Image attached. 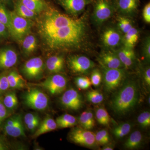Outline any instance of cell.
Segmentation results:
<instances>
[{
  "instance_id": "484cf974",
  "label": "cell",
  "mask_w": 150,
  "mask_h": 150,
  "mask_svg": "<svg viewBox=\"0 0 150 150\" xmlns=\"http://www.w3.org/2000/svg\"><path fill=\"white\" fill-rule=\"evenodd\" d=\"M23 120L26 129L31 133L35 132L40 122L39 115L37 113L32 112L26 113L25 115Z\"/></svg>"
},
{
  "instance_id": "4fadbf2b",
  "label": "cell",
  "mask_w": 150,
  "mask_h": 150,
  "mask_svg": "<svg viewBox=\"0 0 150 150\" xmlns=\"http://www.w3.org/2000/svg\"><path fill=\"white\" fill-rule=\"evenodd\" d=\"M62 106L67 110H77L83 106V98L79 93L73 88L67 90L60 99Z\"/></svg>"
},
{
  "instance_id": "44dd1931",
  "label": "cell",
  "mask_w": 150,
  "mask_h": 150,
  "mask_svg": "<svg viewBox=\"0 0 150 150\" xmlns=\"http://www.w3.org/2000/svg\"><path fill=\"white\" fill-rule=\"evenodd\" d=\"M10 88L21 89L27 86L26 81L16 70L11 71L7 74Z\"/></svg>"
},
{
  "instance_id": "e0dca14e",
  "label": "cell",
  "mask_w": 150,
  "mask_h": 150,
  "mask_svg": "<svg viewBox=\"0 0 150 150\" xmlns=\"http://www.w3.org/2000/svg\"><path fill=\"white\" fill-rule=\"evenodd\" d=\"M114 51L126 69L131 68L135 64L137 58L134 48L122 46Z\"/></svg>"
},
{
  "instance_id": "9a60e30c",
  "label": "cell",
  "mask_w": 150,
  "mask_h": 150,
  "mask_svg": "<svg viewBox=\"0 0 150 150\" xmlns=\"http://www.w3.org/2000/svg\"><path fill=\"white\" fill-rule=\"evenodd\" d=\"M100 65L108 69L125 68L114 50L105 49L100 54L98 58Z\"/></svg>"
},
{
  "instance_id": "7402d4cb",
  "label": "cell",
  "mask_w": 150,
  "mask_h": 150,
  "mask_svg": "<svg viewBox=\"0 0 150 150\" xmlns=\"http://www.w3.org/2000/svg\"><path fill=\"white\" fill-rule=\"evenodd\" d=\"M13 11L18 16L23 18L34 20L37 18V14L25 6L19 0H14Z\"/></svg>"
},
{
  "instance_id": "d590c367",
  "label": "cell",
  "mask_w": 150,
  "mask_h": 150,
  "mask_svg": "<svg viewBox=\"0 0 150 150\" xmlns=\"http://www.w3.org/2000/svg\"><path fill=\"white\" fill-rule=\"evenodd\" d=\"M142 54L145 62L149 63L150 60V37L149 35L145 37L142 45Z\"/></svg>"
},
{
  "instance_id": "8fae6325",
  "label": "cell",
  "mask_w": 150,
  "mask_h": 150,
  "mask_svg": "<svg viewBox=\"0 0 150 150\" xmlns=\"http://www.w3.org/2000/svg\"><path fill=\"white\" fill-rule=\"evenodd\" d=\"M67 78L61 74H53L37 85L41 87L52 95H57L64 91L67 88Z\"/></svg>"
},
{
  "instance_id": "836d02e7",
  "label": "cell",
  "mask_w": 150,
  "mask_h": 150,
  "mask_svg": "<svg viewBox=\"0 0 150 150\" xmlns=\"http://www.w3.org/2000/svg\"><path fill=\"white\" fill-rule=\"evenodd\" d=\"M86 98L92 103L99 104L103 101L104 97L100 91L97 90H92L87 93Z\"/></svg>"
},
{
  "instance_id": "60d3db41",
  "label": "cell",
  "mask_w": 150,
  "mask_h": 150,
  "mask_svg": "<svg viewBox=\"0 0 150 150\" xmlns=\"http://www.w3.org/2000/svg\"><path fill=\"white\" fill-rule=\"evenodd\" d=\"M10 115L3 102L2 97H0V126Z\"/></svg>"
},
{
  "instance_id": "d6a6232c",
  "label": "cell",
  "mask_w": 150,
  "mask_h": 150,
  "mask_svg": "<svg viewBox=\"0 0 150 150\" xmlns=\"http://www.w3.org/2000/svg\"><path fill=\"white\" fill-rule=\"evenodd\" d=\"M97 121L103 126H108L110 122V117L107 110L103 107L98 108L96 110Z\"/></svg>"
},
{
  "instance_id": "f35d334b",
  "label": "cell",
  "mask_w": 150,
  "mask_h": 150,
  "mask_svg": "<svg viewBox=\"0 0 150 150\" xmlns=\"http://www.w3.org/2000/svg\"><path fill=\"white\" fill-rule=\"evenodd\" d=\"M137 121L142 128H147L150 126V113L149 111L142 112L137 118Z\"/></svg>"
},
{
  "instance_id": "f6af8a7d",
  "label": "cell",
  "mask_w": 150,
  "mask_h": 150,
  "mask_svg": "<svg viewBox=\"0 0 150 150\" xmlns=\"http://www.w3.org/2000/svg\"><path fill=\"white\" fill-rule=\"evenodd\" d=\"M14 1V0H0V2L4 4L5 5H12L13 4Z\"/></svg>"
},
{
  "instance_id": "5bb4252c",
  "label": "cell",
  "mask_w": 150,
  "mask_h": 150,
  "mask_svg": "<svg viewBox=\"0 0 150 150\" xmlns=\"http://www.w3.org/2000/svg\"><path fill=\"white\" fill-rule=\"evenodd\" d=\"M141 0H112L118 15L132 18L138 12Z\"/></svg>"
},
{
  "instance_id": "603a6c76",
  "label": "cell",
  "mask_w": 150,
  "mask_h": 150,
  "mask_svg": "<svg viewBox=\"0 0 150 150\" xmlns=\"http://www.w3.org/2000/svg\"><path fill=\"white\" fill-rule=\"evenodd\" d=\"M139 31L134 26L128 32L123 34V46L134 48L139 40Z\"/></svg>"
},
{
  "instance_id": "ba28073f",
  "label": "cell",
  "mask_w": 150,
  "mask_h": 150,
  "mask_svg": "<svg viewBox=\"0 0 150 150\" xmlns=\"http://www.w3.org/2000/svg\"><path fill=\"white\" fill-rule=\"evenodd\" d=\"M2 125L6 134L11 137H25V130L22 116L20 114H15L4 121Z\"/></svg>"
},
{
  "instance_id": "f546056e",
  "label": "cell",
  "mask_w": 150,
  "mask_h": 150,
  "mask_svg": "<svg viewBox=\"0 0 150 150\" xmlns=\"http://www.w3.org/2000/svg\"><path fill=\"white\" fill-rule=\"evenodd\" d=\"M117 21V27L123 34L128 32L134 27L133 22L131 18L118 15Z\"/></svg>"
},
{
  "instance_id": "ac0fdd59",
  "label": "cell",
  "mask_w": 150,
  "mask_h": 150,
  "mask_svg": "<svg viewBox=\"0 0 150 150\" xmlns=\"http://www.w3.org/2000/svg\"><path fill=\"white\" fill-rule=\"evenodd\" d=\"M65 59L62 55L50 56L46 61L45 68L51 74H60L64 70Z\"/></svg>"
},
{
  "instance_id": "2e32d148",
  "label": "cell",
  "mask_w": 150,
  "mask_h": 150,
  "mask_svg": "<svg viewBox=\"0 0 150 150\" xmlns=\"http://www.w3.org/2000/svg\"><path fill=\"white\" fill-rule=\"evenodd\" d=\"M18 56L13 48L5 47L0 48V70L8 69L14 67L18 61Z\"/></svg>"
},
{
  "instance_id": "30bf717a",
  "label": "cell",
  "mask_w": 150,
  "mask_h": 150,
  "mask_svg": "<svg viewBox=\"0 0 150 150\" xmlns=\"http://www.w3.org/2000/svg\"><path fill=\"white\" fill-rule=\"evenodd\" d=\"M45 64L40 57H35L25 63L22 71L24 76L30 80H38L43 76Z\"/></svg>"
},
{
  "instance_id": "ee69618b",
  "label": "cell",
  "mask_w": 150,
  "mask_h": 150,
  "mask_svg": "<svg viewBox=\"0 0 150 150\" xmlns=\"http://www.w3.org/2000/svg\"><path fill=\"white\" fill-rule=\"evenodd\" d=\"M8 30L4 25L0 22V38H5L9 36Z\"/></svg>"
},
{
  "instance_id": "4316f807",
  "label": "cell",
  "mask_w": 150,
  "mask_h": 150,
  "mask_svg": "<svg viewBox=\"0 0 150 150\" xmlns=\"http://www.w3.org/2000/svg\"><path fill=\"white\" fill-rule=\"evenodd\" d=\"M2 99L3 103L10 114L16 110L18 106V101L15 92L10 91L6 93Z\"/></svg>"
},
{
  "instance_id": "e575fe53",
  "label": "cell",
  "mask_w": 150,
  "mask_h": 150,
  "mask_svg": "<svg viewBox=\"0 0 150 150\" xmlns=\"http://www.w3.org/2000/svg\"><path fill=\"white\" fill-rule=\"evenodd\" d=\"M95 139L96 144L100 146L107 145L110 141V135L106 130H101L97 132Z\"/></svg>"
},
{
  "instance_id": "d4e9b609",
  "label": "cell",
  "mask_w": 150,
  "mask_h": 150,
  "mask_svg": "<svg viewBox=\"0 0 150 150\" xmlns=\"http://www.w3.org/2000/svg\"><path fill=\"white\" fill-rule=\"evenodd\" d=\"M25 6L37 15L46 9L48 4L44 0H19Z\"/></svg>"
},
{
  "instance_id": "d6986e66",
  "label": "cell",
  "mask_w": 150,
  "mask_h": 150,
  "mask_svg": "<svg viewBox=\"0 0 150 150\" xmlns=\"http://www.w3.org/2000/svg\"><path fill=\"white\" fill-rule=\"evenodd\" d=\"M23 54L29 56L36 51L38 46L37 38L31 33L27 34L22 40L20 43Z\"/></svg>"
},
{
  "instance_id": "8992f818",
  "label": "cell",
  "mask_w": 150,
  "mask_h": 150,
  "mask_svg": "<svg viewBox=\"0 0 150 150\" xmlns=\"http://www.w3.org/2000/svg\"><path fill=\"white\" fill-rule=\"evenodd\" d=\"M123 36L117 26H108L100 34V42L104 48L114 50L123 46Z\"/></svg>"
},
{
  "instance_id": "f1b7e54d",
  "label": "cell",
  "mask_w": 150,
  "mask_h": 150,
  "mask_svg": "<svg viewBox=\"0 0 150 150\" xmlns=\"http://www.w3.org/2000/svg\"><path fill=\"white\" fill-rule=\"evenodd\" d=\"M56 122L57 128L65 129L76 126L77 123V120L73 115L66 113L57 118Z\"/></svg>"
},
{
  "instance_id": "6da1fadb",
  "label": "cell",
  "mask_w": 150,
  "mask_h": 150,
  "mask_svg": "<svg viewBox=\"0 0 150 150\" xmlns=\"http://www.w3.org/2000/svg\"><path fill=\"white\" fill-rule=\"evenodd\" d=\"M116 91L110 101V107L116 114L125 115L131 111L139 102V87L135 81L127 80Z\"/></svg>"
},
{
  "instance_id": "ab89813d",
  "label": "cell",
  "mask_w": 150,
  "mask_h": 150,
  "mask_svg": "<svg viewBox=\"0 0 150 150\" xmlns=\"http://www.w3.org/2000/svg\"><path fill=\"white\" fill-rule=\"evenodd\" d=\"M10 88L7 74L4 73L0 74V97L5 94Z\"/></svg>"
},
{
  "instance_id": "5b68a950",
  "label": "cell",
  "mask_w": 150,
  "mask_h": 150,
  "mask_svg": "<svg viewBox=\"0 0 150 150\" xmlns=\"http://www.w3.org/2000/svg\"><path fill=\"white\" fill-rule=\"evenodd\" d=\"M23 99L25 105L35 110H46L49 105V98L47 95L39 89L35 88L25 92Z\"/></svg>"
},
{
  "instance_id": "4dcf8cb0",
  "label": "cell",
  "mask_w": 150,
  "mask_h": 150,
  "mask_svg": "<svg viewBox=\"0 0 150 150\" xmlns=\"http://www.w3.org/2000/svg\"><path fill=\"white\" fill-rule=\"evenodd\" d=\"M132 125L129 123H123L116 126L112 130L114 137L117 139H121L130 133Z\"/></svg>"
},
{
  "instance_id": "74e56055",
  "label": "cell",
  "mask_w": 150,
  "mask_h": 150,
  "mask_svg": "<svg viewBox=\"0 0 150 150\" xmlns=\"http://www.w3.org/2000/svg\"><path fill=\"white\" fill-rule=\"evenodd\" d=\"M90 79L91 84L95 87H98L101 84L103 81L102 72L98 69L92 70Z\"/></svg>"
},
{
  "instance_id": "7bdbcfd3",
  "label": "cell",
  "mask_w": 150,
  "mask_h": 150,
  "mask_svg": "<svg viewBox=\"0 0 150 150\" xmlns=\"http://www.w3.org/2000/svg\"><path fill=\"white\" fill-rule=\"evenodd\" d=\"M143 78L146 84L150 87V68L149 66H147L144 70L143 73Z\"/></svg>"
},
{
  "instance_id": "1f68e13d",
  "label": "cell",
  "mask_w": 150,
  "mask_h": 150,
  "mask_svg": "<svg viewBox=\"0 0 150 150\" xmlns=\"http://www.w3.org/2000/svg\"><path fill=\"white\" fill-rule=\"evenodd\" d=\"M0 22L7 27L9 32L11 31V21L9 11L8 10L6 5L0 2Z\"/></svg>"
},
{
  "instance_id": "ffe728a7",
  "label": "cell",
  "mask_w": 150,
  "mask_h": 150,
  "mask_svg": "<svg viewBox=\"0 0 150 150\" xmlns=\"http://www.w3.org/2000/svg\"><path fill=\"white\" fill-rule=\"evenodd\" d=\"M57 128L56 121L50 116H47L40 121L38 128L34 133L33 138H37L43 134L54 131Z\"/></svg>"
},
{
  "instance_id": "7dc6e473",
  "label": "cell",
  "mask_w": 150,
  "mask_h": 150,
  "mask_svg": "<svg viewBox=\"0 0 150 150\" xmlns=\"http://www.w3.org/2000/svg\"><path fill=\"white\" fill-rule=\"evenodd\" d=\"M103 150H113V148L112 146H105L103 148H102Z\"/></svg>"
},
{
  "instance_id": "7c38bea8",
  "label": "cell",
  "mask_w": 150,
  "mask_h": 150,
  "mask_svg": "<svg viewBox=\"0 0 150 150\" xmlns=\"http://www.w3.org/2000/svg\"><path fill=\"white\" fill-rule=\"evenodd\" d=\"M66 11L67 14L74 17L80 16L86 7L93 0H55Z\"/></svg>"
},
{
  "instance_id": "bcb514c9",
  "label": "cell",
  "mask_w": 150,
  "mask_h": 150,
  "mask_svg": "<svg viewBox=\"0 0 150 150\" xmlns=\"http://www.w3.org/2000/svg\"><path fill=\"white\" fill-rule=\"evenodd\" d=\"M7 146L4 144L0 142V150H5L8 149Z\"/></svg>"
},
{
  "instance_id": "52a82bcc",
  "label": "cell",
  "mask_w": 150,
  "mask_h": 150,
  "mask_svg": "<svg viewBox=\"0 0 150 150\" xmlns=\"http://www.w3.org/2000/svg\"><path fill=\"white\" fill-rule=\"evenodd\" d=\"M67 64L71 71L77 74H87L94 68V63L83 55H73L67 58Z\"/></svg>"
},
{
  "instance_id": "83f0119b",
  "label": "cell",
  "mask_w": 150,
  "mask_h": 150,
  "mask_svg": "<svg viewBox=\"0 0 150 150\" xmlns=\"http://www.w3.org/2000/svg\"><path fill=\"white\" fill-rule=\"evenodd\" d=\"M79 123L81 127L87 130L93 129L95 126V120L93 113L90 110L84 111L80 115Z\"/></svg>"
},
{
  "instance_id": "b9f144b4",
  "label": "cell",
  "mask_w": 150,
  "mask_h": 150,
  "mask_svg": "<svg viewBox=\"0 0 150 150\" xmlns=\"http://www.w3.org/2000/svg\"><path fill=\"white\" fill-rule=\"evenodd\" d=\"M144 21L148 24L150 23V3H147L144 7L142 12Z\"/></svg>"
},
{
  "instance_id": "3957f363",
  "label": "cell",
  "mask_w": 150,
  "mask_h": 150,
  "mask_svg": "<svg viewBox=\"0 0 150 150\" xmlns=\"http://www.w3.org/2000/svg\"><path fill=\"white\" fill-rule=\"evenodd\" d=\"M100 66L105 91L108 93H111L117 90L126 79V69H108Z\"/></svg>"
},
{
  "instance_id": "277c9868",
  "label": "cell",
  "mask_w": 150,
  "mask_h": 150,
  "mask_svg": "<svg viewBox=\"0 0 150 150\" xmlns=\"http://www.w3.org/2000/svg\"><path fill=\"white\" fill-rule=\"evenodd\" d=\"M9 13L11 21L10 35L20 43L27 34L30 33L33 22L31 20L18 16L13 11H9Z\"/></svg>"
},
{
  "instance_id": "c3c4849f",
  "label": "cell",
  "mask_w": 150,
  "mask_h": 150,
  "mask_svg": "<svg viewBox=\"0 0 150 150\" xmlns=\"http://www.w3.org/2000/svg\"><path fill=\"white\" fill-rule=\"evenodd\" d=\"M150 97H149V98H148V103H149V104H150Z\"/></svg>"
},
{
  "instance_id": "7a4b0ae2",
  "label": "cell",
  "mask_w": 150,
  "mask_h": 150,
  "mask_svg": "<svg viewBox=\"0 0 150 150\" xmlns=\"http://www.w3.org/2000/svg\"><path fill=\"white\" fill-rule=\"evenodd\" d=\"M92 4L91 21L96 26H101L115 13L112 0H93Z\"/></svg>"
},
{
  "instance_id": "8d00e7d4",
  "label": "cell",
  "mask_w": 150,
  "mask_h": 150,
  "mask_svg": "<svg viewBox=\"0 0 150 150\" xmlns=\"http://www.w3.org/2000/svg\"><path fill=\"white\" fill-rule=\"evenodd\" d=\"M75 83L78 88L81 90H86L92 85L90 79L86 76H78L75 79Z\"/></svg>"
},
{
  "instance_id": "9c48e42d",
  "label": "cell",
  "mask_w": 150,
  "mask_h": 150,
  "mask_svg": "<svg viewBox=\"0 0 150 150\" xmlns=\"http://www.w3.org/2000/svg\"><path fill=\"white\" fill-rule=\"evenodd\" d=\"M69 139L75 144L86 147L95 146V134L81 127H75L69 134Z\"/></svg>"
},
{
  "instance_id": "cb8c5ba5",
  "label": "cell",
  "mask_w": 150,
  "mask_h": 150,
  "mask_svg": "<svg viewBox=\"0 0 150 150\" xmlns=\"http://www.w3.org/2000/svg\"><path fill=\"white\" fill-rule=\"evenodd\" d=\"M143 137L140 131H134L130 135L124 143V148L130 150L139 147L143 142Z\"/></svg>"
}]
</instances>
